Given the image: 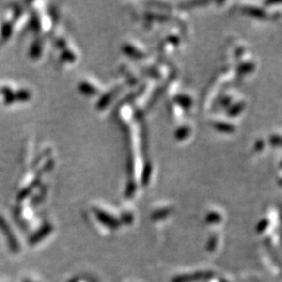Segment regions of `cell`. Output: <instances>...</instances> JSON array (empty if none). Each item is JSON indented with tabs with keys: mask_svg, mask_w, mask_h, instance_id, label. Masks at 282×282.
<instances>
[{
	"mask_svg": "<svg viewBox=\"0 0 282 282\" xmlns=\"http://www.w3.org/2000/svg\"><path fill=\"white\" fill-rule=\"evenodd\" d=\"M0 230H1L4 237L8 240V245L11 251L13 253H18L20 251L19 241L14 232H13L11 226L8 224V221H6L1 216H0Z\"/></svg>",
	"mask_w": 282,
	"mask_h": 282,
	"instance_id": "1",
	"label": "cell"
},
{
	"mask_svg": "<svg viewBox=\"0 0 282 282\" xmlns=\"http://www.w3.org/2000/svg\"><path fill=\"white\" fill-rule=\"evenodd\" d=\"M50 229H51V227L49 225H45L41 230H38L35 234H32V236H31L29 238V245L33 246V245L38 244V241L44 238L47 235V233H49Z\"/></svg>",
	"mask_w": 282,
	"mask_h": 282,
	"instance_id": "2",
	"label": "cell"
},
{
	"mask_svg": "<svg viewBox=\"0 0 282 282\" xmlns=\"http://www.w3.org/2000/svg\"><path fill=\"white\" fill-rule=\"evenodd\" d=\"M0 93L3 96V102L5 105H12L15 103V90H13L11 87L3 86L0 88Z\"/></svg>",
	"mask_w": 282,
	"mask_h": 282,
	"instance_id": "3",
	"label": "cell"
},
{
	"mask_svg": "<svg viewBox=\"0 0 282 282\" xmlns=\"http://www.w3.org/2000/svg\"><path fill=\"white\" fill-rule=\"evenodd\" d=\"M31 97V93L29 89L21 88V89L15 90V103L28 102Z\"/></svg>",
	"mask_w": 282,
	"mask_h": 282,
	"instance_id": "4",
	"label": "cell"
},
{
	"mask_svg": "<svg viewBox=\"0 0 282 282\" xmlns=\"http://www.w3.org/2000/svg\"><path fill=\"white\" fill-rule=\"evenodd\" d=\"M13 32V22H4L1 26V38L3 40L9 39Z\"/></svg>",
	"mask_w": 282,
	"mask_h": 282,
	"instance_id": "5",
	"label": "cell"
},
{
	"mask_svg": "<svg viewBox=\"0 0 282 282\" xmlns=\"http://www.w3.org/2000/svg\"><path fill=\"white\" fill-rule=\"evenodd\" d=\"M39 55H41V43H40L37 40V41L33 42L31 46L30 56L33 59H36L39 57Z\"/></svg>",
	"mask_w": 282,
	"mask_h": 282,
	"instance_id": "6",
	"label": "cell"
},
{
	"mask_svg": "<svg viewBox=\"0 0 282 282\" xmlns=\"http://www.w3.org/2000/svg\"><path fill=\"white\" fill-rule=\"evenodd\" d=\"M25 282H28V281H25Z\"/></svg>",
	"mask_w": 282,
	"mask_h": 282,
	"instance_id": "7",
	"label": "cell"
}]
</instances>
